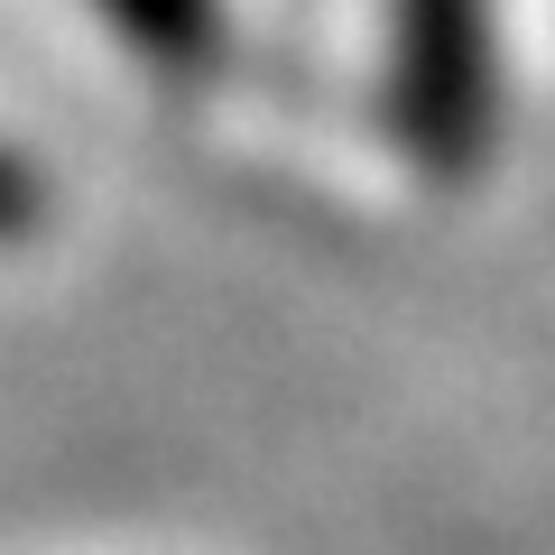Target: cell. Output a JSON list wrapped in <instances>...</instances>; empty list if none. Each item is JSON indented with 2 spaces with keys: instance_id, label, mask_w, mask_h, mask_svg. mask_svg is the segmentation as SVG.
Listing matches in <instances>:
<instances>
[{
  "instance_id": "7a4b0ae2",
  "label": "cell",
  "mask_w": 555,
  "mask_h": 555,
  "mask_svg": "<svg viewBox=\"0 0 555 555\" xmlns=\"http://www.w3.org/2000/svg\"><path fill=\"white\" fill-rule=\"evenodd\" d=\"M93 10L167 75H204L222 56V0H93Z\"/></svg>"
},
{
  "instance_id": "6da1fadb",
  "label": "cell",
  "mask_w": 555,
  "mask_h": 555,
  "mask_svg": "<svg viewBox=\"0 0 555 555\" xmlns=\"http://www.w3.org/2000/svg\"><path fill=\"white\" fill-rule=\"evenodd\" d=\"M389 130L436 177L491 158V0H389Z\"/></svg>"
},
{
  "instance_id": "3957f363",
  "label": "cell",
  "mask_w": 555,
  "mask_h": 555,
  "mask_svg": "<svg viewBox=\"0 0 555 555\" xmlns=\"http://www.w3.org/2000/svg\"><path fill=\"white\" fill-rule=\"evenodd\" d=\"M38 222H47V177L10 149V139H0V250H10V241H28Z\"/></svg>"
}]
</instances>
